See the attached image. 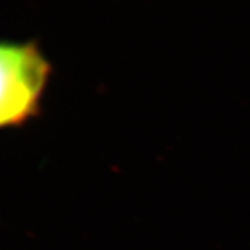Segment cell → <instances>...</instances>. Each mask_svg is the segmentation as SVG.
<instances>
[{
  "label": "cell",
  "mask_w": 250,
  "mask_h": 250,
  "mask_svg": "<svg viewBox=\"0 0 250 250\" xmlns=\"http://www.w3.org/2000/svg\"><path fill=\"white\" fill-rule=\"evenodd\" d=\"M50 72L36 43L0 41V132L22 128L41 114Z\"/></svg>",
  "instance_id": "cell-1"
}]
</instances>
